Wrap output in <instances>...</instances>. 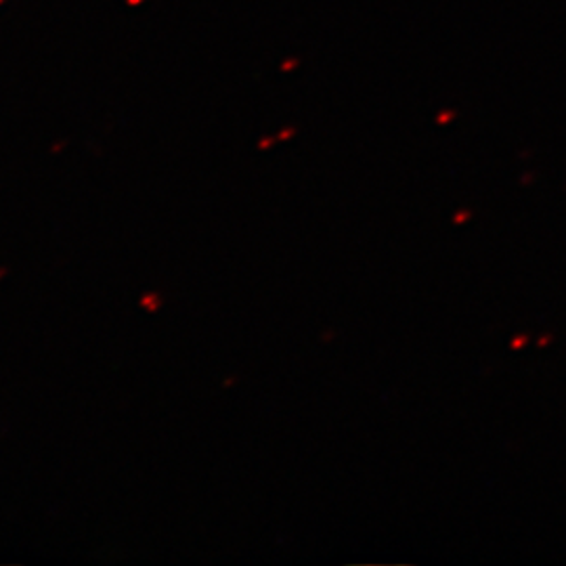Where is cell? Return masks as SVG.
Wrapping results in <instances>:
<instances>
[{
	"instance_id": "obj_2",
	"label": "cell",
	"mask_w": 566,
	"mask_h": 566,
	"mask_svg": "<svg viewBox=\"0 0 566 566\" xmlns=\"http://www.w3.org/2000/svg\"><path fill=\"white\" fill-rule=\"evenodd\" d=\"M4 273H7V271H4V269H0V277H2V275H4Z\"/></svg>"
},
{
	"instance_id": "obj_1",
	"label": "cell",
	"mask_w": 566,
	"mask_h": 566,
	"mask_svg": "<svg viewBox=\"0 0 566 566\" xmlns=\"http://www.w3.org/2000/svg\"><path fill=\"white\" fill-rule=\"evenodd\" d=\"M160 304H163V301H160L158 294H147L142 301L143 308H147V311H151V313H156V311L160 308Z\"/></svg>"
}]
</instances>
